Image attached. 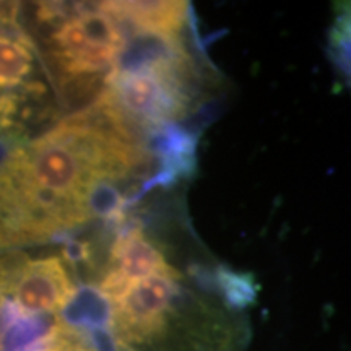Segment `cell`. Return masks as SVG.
<instances>
[{
    "instance_id": "cell-1",
    "label": "cell",
    "mask_w": 351,
    "mask_h": 351,
    "mask_svg": "<svg viewBox=\"0 0 351 351\" xmlns=\"http://www.w3.org/2000/svg\"><path fill=\"white\" fill-rule=\"evenodd\" d=\"M147 163L142 135L99 101L65 117L0 161V249L83 225L99 187Z\"/></svg>"
},
{
    "instance_id": "cell-2",
    "label": "cell",
    "mask_w": 351,
    "mask_h": 351,
    "mask_svg": "<svg viewBox=\"0 0 351 351\" xmlns=\"http://www.w3.org/2000/svg\"><path fill=\"white\" fill-rule=\"evenodd\" d=\"M39 19L57 21L47 36L46 57L64 98L91 106L125 49V28L99 3L69 16L46 3Z\"/></svg>"
},
{
    "instance_id": "cell-3",
    "label": "cell",
    "mask_w": 351,
    "mask_h": 351,
    "mask_svg": "<svg viewBox=\"0 0 351 351\" xmlns=\"http://www.w3.org/2000/svg\"><path fill=\"white\" fill-rule=\"evenodd\" d=\"M75 296L64 257L16 256L0 262V301L23 317L59 313Z\"/></svg>"
},
{
    "instance_id": "cell-4",
    "label": "cell",
    "mask_w": 351,
    "mask_h": 351,
    "mask_svg": "<svg viewBox=\"0 0 351 351\" xmlns=\"http://www.w3.org/2000/svg\"><path fill=\"white\" fill-rule=\"evenodd\" d=\"M181 276H152L109 302V330L117 346L135 350L160 337L173 314Z\"/></svg>"
},
{
    "instance_id": "cell-5",
    "label": "cell",
    "mask_w": 351,
    "mask_h": 351,
    "mask_svg": "<svg viewBox=\"0 0 351 351\" xmlns=\"http://www.w3.org/2000/svg\"><path fill=\"white\" fill-rule=\"evenodd\" d=\"M152 276H181L166 262L163 252L152 243L140 228L122 232L109 251L108 267L98 289L104 301L112 302L135 283Z\"/></svg>"
},
{
    "instance_id": "cell-6",
    "label": "cell",
    "mask_w": 351,
    "mask_h": 351,
    "mask_svg": "<svg viewBox=\"0 0 351 351\" xmlns=\"http://www.w3.org/2000/svg\"><path fill=\"white\" fill-rule=\"evenodd\" d=\"M122 28L140 36L178 38L189 16L186 2H101Z\"/></svg>"
},
{
    "instance_id": "cell-7",
    "label": "cell",
    "mask_w": 351,
    "mask_h": 351,
    "mask_svg": "<svg viewBox=\"0 0 351 351\" xmlns=\"http://www.w3.org/2000/svg\"><path fill=\"white\" fill-rule=\"evenodd\" d=\"M12 10L0 7V93L29 85L34 70L33 41L13 21Z\"/></svg>"
},
{
    "instance_id": "cell-8",
    "label": "cell",
    "mask_w": 351,
    "mask_h": 351,
    "mask_svg": "<svg viewBox=\"0 0 351 351\" xmlns=\"http://www.w3.org/2000/svg\"><path fill=\"white\" fill-rule=\"evenodd\" d=\"M12 351H99L91 343L90 339L70 326L65 320H59L47 330L39 333L36 339L19 346Z\"/></svg>"
},
{
    "instance_id": "cell-9",
    "label": "cell",
    "mask_w": 351,
    "mask_h": 351,
    "mask_svg": "<svg viewBox=\"0 0 351 351\" xmlns=\"http://www.w3.org/2000/svg\"><path fill=\"white\" fill-rule=\"evenodd\" d=\"M219 285L228 295V300L241 304L244 300H252L254 289L251 280H243L239 274H232L231 270H221L218 275Z\"/></svg>"
},
{
    "instance_id": "cell-10",
    "label": "cell",
    "mask_w": 351,
    "mask_h": 351,
    "mask_svg": "<svg viewBox=\"0 0 351 351\" xmlns=\"http://www.w3.org/2000/svg\"><path fill=\"white\" fill-rule=\"evenodd\" d=\"M3 350V322H2V313H0V351Z\"/></svg>"
}]
</instances>
